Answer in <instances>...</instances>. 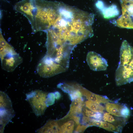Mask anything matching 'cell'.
Masks as SVG:
<instances>
[{"mask_svg":"<svg viewBox=\"0 0 133 133\" xmlns=\"http://www.w3.org/2000/svg\"><path fill=\"white\" fill-rule=\"evenodd\" d=\"M55 2L45 0H22L14 9L23 14L30 22L34 32L45 31L49 25L55 7Z\"/></svg>","mask_w":133,"mask_h":133,"instance_id":"1","label":"cell"},{"mask_svg":"<svg viewBox=\"0 0 133 133\" xmlns=\"http://www.w3.org/2000/svg\"><path fill=\"white\" fill-rule=\"evenodd\" d=\"M115 80L118 86L133 82V47L126 40L123 41L120 47Z\"/></svg>","mask_w":133,"mask_h":133,"instance_id":"2","label":"cell"},{"mask_svg":"<svg viewBox=\"0 0 133 133\" xmlns=\"http://www.w3.org/2000/svg\"><path fill=\"white\" fill-rule=\"evenodd\" d=\"M26 95V99L35 115L37 116L43 115L47 107L46 104L47 93L37 90L32 91Z\"/></svg>","mask_w":133,"mask_h":133,"instance_id":"3","label":"cell"},{"mask_svg":"<svg viewBox=\"0 0 133 133\" xmlns=\"http://www.w3.org/2000/svg\"><path fill=\"white\" fill-rule=\"evenodd\" d=\"M14 115L10 99L4 92L0 91V130L2 133L6 125Z\"/></svg>","mask_w":133,"mask_h":133,"instance_id":"4","label":"cell"},{"mask_svg":"<svg viewBox=\"0 0 133 133\" xmlns=\"http://www.w3.org/2000/svg\"><path fill=\"white\" fill-rule=\"evenodd\" d=\"M86 60L90 69L93 71L105 70L108 66L107 60L100 54L93 51L87 53Z\"/></svg>","mask_w":133,"mask_h":133,"instance_id":"5","label":"cell"},{"mask_svg":"<svg viewBox=\"0 0 133 133\" xmlns=\"http://www.w3.org/2000/svg\"><path fill=\"white\" fill-rule=\"evenodd\" d=\"M22 62V58L17 54L8 59L1 60L2 67L8 72H12Z\"/></svg>","mask_w":133,"mask_h":133,"instance_id":"6","label":"cell"},{"mask_svg":"<svg viewBox=\"0 0 133 133\" xmlns=\"http://www.w3.org/2000/svg\"><path fill=\"white\" fill-rule=\"evenodd\" d=\"M103 4L101 1H98L96 3L97 7L100 11L105 18H109L117 16L119 11L116 6L112 5L108 7H103Z\"/></svg>","mask_w":133,"mask_h":133,"instance_id":"7","label":"cell"},{"mask_svg":"<svg viewBox=\"0 0 133 133\" xmlns=\"http://www.w3.org/2000/svg\"><path fill=\"white\" fill-rule=\"evenodd\" d=\"M80 90L82 95L89 100L99 104L112 101L106 97L95 94L83 87L81 86Z\"/></svg>","mask_w":133,"mask_h":133,"instance_id":"8","label":"cell"},{"mask_svg":"<svg viewBox=\"0 0 133 133\" xmlns=\"http://www.w3.org/2000/svg\"><path fill=\"white\" fill-rule=\"evenodd\" d=\"M38 133H61L60 127L56 121H49L43 127L36 130Z\"/></svg>","mask_w":133,"mask_h":133,"instance_id":"9","label":"cell"},{"mask_svg":"<svg viewBox=\"0 0 133 133\" xmlns=\"http://www.w3.org/2000/svg\"><path fill=\"white\" fill-rule=\"evenodd\" d=\"M123 105L110 102L106 103L105 109L107 112L114 115L122 117L121 112Z\"/></svg>","mask_w":133,"mask_h":133,"instance_id":"10","label":"cell"},{"mask_svg":"<svg viewBox=\"0 0 133 133\" xmlns=\"http://www.w3.org/2000/svg\"><path fill=\"white\" fill-rule=\"evenodd\" d=\"M85 104L87 108L95 112L102 113L105 110L104 107L102 105L91 101H86Z\"/></svg>","mask_w":133,"mask_h":133,"instance_id":"11","label":"cell"},{"mask_svg":"<svg viewBox=\"0 0 133 133\" xmlns=\"http://www.w3.org/2000/svg\"><path fill=\"white\" fill-rule=\"evenodd\" d=\"M72 119V120H69L61 125L60 127L61 133L72 132L74 129L75 123H76L73 119Z\"/></svg>","mask_w":133,"mask_h":133,"instance_id":"12","label":"cell"},{"mask_svg":"<svg viewBox=\"0 0 133 133\" xmlns=\"http://www.w3.org/2000/svg\"><path fill=\"white\" fill-rule=\"evenodd\" d=\"M100 127L108 131L113 132H120L122 129V127L120 125L115 126L109 123L102 121H101Z\"/></svg>","mask_w":133,"mask_h":133,"instance_id":"13","label":"cell"},{"mask_svg":"<svg viewBox=\"0 0 133 133\" xmlns=\"http://www.w3.org/2000/svg\"><path fill=\"white\" fill-rule=\"evenodd\" d=\"M55 97L54 93H50L47 95L46 101V104L47 106H49L53 105L55 102Z\"/></svg>","mask_w":133,"mask_h":133,"instance_id":"14","label":"cell"},{"mask_svg":"<svg viewBox=\"0 0 133 133\" xmlns=\"http://www.w3.org/2000/svg\"><path fill=\"white\" fill-rule=\"evenodd\" d=\"M103 119L105 121L110 123L115 122L116 120L114 117L109 113H105L103 115Z\"/></svg>","mask_w":133,"mask_h":133,"instance_id":"15","label":"cell"},{"mask_svg":"<svg viewBox=\"0 0 133 133\" xmlns=\"http://www.w3.org/2000/svg\"><path fill=\"white\" fill-rule=\"evenodd\" d=\"M121 114L122 117L125 118H127L130 116V110L126 105H124L121 110Z\"/></svg>","mask_w":133,"mask_h":133,"instance_id":"16","label":"cell"},{"mask_svg":"<svg viewBox=\"0 0 133 133\" xmlns=\"http://www.w3.org/2000/svg\"><path fill=\"white\" fill-rule=\"evenodd\" d=\"M83 110L85 115L88 117H93L95 113V112L86 108H84Z\"/></svg>","mask_w":133,"mask_h":133,"instance_id":"17","label":"cell"},{"mask_svg":"<svg viewBox=\"0 0 133 133\" xmlns=\"http://www.w3.org/2000/svg\"><path fill=\"white\" fill-rule=\"evenodd\" d=\"M88 125H79L77 127L75 132H83L88 126Z\"/></svg>","mask_w":133,"mask_h":133,"instance_id":"18","label":"cell"},{"mask_svg":"<svg viewBox=\"0 0 133 133\" xmlns=\"http://www.w3.org/2000/svg\"><path fill=\"white\" fill-rule=\"evenodd\" d=\"M103 115L102 113L100 112H95L93 117L96 119L101 120L103 118Z\"/></svg>","mask_w":133,"mask_h":133,"instance_id":"19","label":"cell"},{"mask_svg":"<svg viewBox=\"0 0 133 133\" xmlns=\"http://www.w3.org/2000/svg\"><path fill=\"white\" fill-rule=\"evenodd\" d=\"M54 93L55 98L56 99L58 100L61 97V95L58 92L56 91Z\"/></svg>","mask_w":133,"mask_h":133,"instance_id":"20","label":"cell"}]
</instances>
